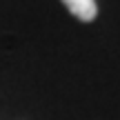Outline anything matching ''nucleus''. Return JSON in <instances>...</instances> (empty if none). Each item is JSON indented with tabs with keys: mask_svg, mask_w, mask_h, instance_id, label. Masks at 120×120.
Listing matches in <instances>:
<instances>
[{
	"mask_svg": "<svg viewBox=\"0 0 120 120\" xmlns=\"http://www.w3.org/2000/svg\"><path fill=\"white\" fill-rule=\"evenodd\" d=\"M62 4L82 22H91L98 13V4L96 0H62Z\"/></svg>",
	"mask_w": 120,
	"mask_h": 120,
	"instance_id": "1",
	"label": "nucleus"
}]
</instances>
